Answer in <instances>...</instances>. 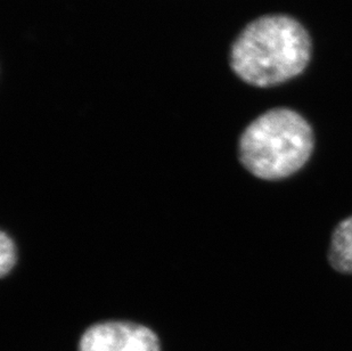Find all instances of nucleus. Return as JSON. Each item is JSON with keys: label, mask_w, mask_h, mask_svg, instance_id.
Here are the masks:
<instances>
[{"label": "nucleus", "mask_w": 352, "mask_h": 351, "mask_svg": "<svg viewBox=\"0 0 352 351\" xmlns=\"http://www.w3.org/2000/svg\"><path fill=\"white\" fill-rule=\"evenodd\" d=\"M310 55L311 41L302 24L287 15H267L248 24L236 38L230 65L252 86H276L299 76Z\"/></svg>", "instance_id": "1"}, {"label": "nucleus", "mask_w": 352, "mask_h": 351, "mask_svg": "<svg viewBox=\"0 0 352 351\" xmlns=\"http://www.w3.org/2000/svg\"><path fill=\"white\" fill-rule=\"evenodd\" d=\"M313 129L292 109L278 107L258 116L239 138V156L248 171L265 180L301 169L314 149Z\"/></svg>", "instance_id": "2"}, {"label": "nucleus", "mask_w": 352, "mask_h": 351, "mask_svg": "<svg viewBox=\"0 0 352 351\" xmlns=\"http://www.w3.org/2000/svg\"><path fill=\"white\" fill-rule=\"evenodd\" d=\"M79 351H160L157 335L133 321H103L87 328Z\"/></svg>", "instance_id": "3"}, {"label": "nucleus", "mask_w": 352, "mask_h": 351, "mask_svg": "<svg viewBox=\"0 0 352 351\" xmlns=\"http://www.w3.org/2000/svg\"><path fill=\"white\" fill-rule=\"evenodd\" d=\"M329 262L338 272L352 274V215L340 222L333 233Z\"/></svg>", "instance_id": "4"}, {"label": "nucleus", "mask_w": 352, "mask_h": 351, "mask_svg": "<svg viewBox=\"0 0 352 351\" xmlns=\"http://www.w3.org/2000/svg\"><path fill=\"white\" fill-rule=\"evenodd\" d=\"M17 262L16 246L6 232L0 235V275L5 277L12 272Z\"/></svg>", "instance_id": "5"}]
</instances>
